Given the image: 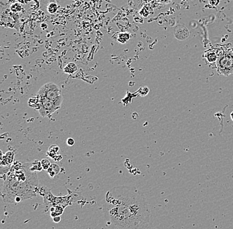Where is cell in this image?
<instances>
[{"label":"cell","mask_w":233,"mask_h":229,"mask_svg":"<svg viewBox=\"0 0 233 229\" xmlns=\"http://www.w3.org/2000/svg\"><path fill=\"white\" fill-rule=\"evenodd\" d=\"M103 211L111 229H146L149 226L148 202L135 187L118 186L107 191Z\"/></svg>","instance_id":"obj_1"},{"label":"cell","mask_w":233,"mask_h":229,"mask_svg":"<svg viewBox=\"0 0 233 229\" xmlns=\"http://www.w3.org/2000/svg\"><path fill=\"white\" fill-rule=\"evenodd\" d=\"M10 175L5 182L3 190L4 201L9 203H19L35 195V190L38 184L36 178H32V175H27V172ZM33 173V172H32Z\"/></svg>","instance_id":"obj_2"},{"label":"cell","mask_w":233,"mask_h":229,"mask_svg":"<svg viewBox=\"0 0 233 229\" xmlns=\"http://www.w3.org/2000/svg\"><path fill=\"white\" fill-rule=\"evenodd\" d=\"M36 96L52 101L60 106L63 101L62 92L58 85L52 82H49L43 85L36 93Z\"/></svg>","instance_id":"obj_3"},{"label":"cell","mask_w":233,"mask_h":229,"mask_svg":"<svg viewBox=\"0 0 233 229\" xmlns=\"http://www.w3.org/2000/svg\"><path fill=\"white\" fill-rule=\"evenodd\" d=\"M218 72L228 76L233 73V49L224 50L223 54L216 62Z\"/></svg>","instance_id":"obj_4"},{"label":"cell","mask_w":233,"mask_h":229,"mask_svg":"<svg viewBox=\"0 0 233 229\" xmlns=\"http://www.w3.org/2000/svg\"><path fill=\"white\" fill-rule=\"evenodd\" d=\"M224 50L219 49V48H212L207 51L205 53V58L209 62H216L219 58L223 54Z\"/></svg>","instance_id":"obj_5"},{"label":"cell","mask_w":233,"mask_h":229,"mask_svg":"<svg viewBox=\"0 0 233 229\" xmlns=\"http://www.w3.org/2000/svg\"><path fill=\"white\" fill-rule=\"evenodd\" d=\"M47 155L52 159H54L55 161H60L61 159L58 157L62 156L60 154V148L57 145H51L47 151Z\"/></svg>","instance_id":"obj_6"},{"label":"cell","mask_w":233,"mask_h":229,"mask_svg":"<svg viewBox=\"0 0 233 229\" xmlns=\"http://www.w3.org/2000/svg\"><path fill=\"white\" fill-rule=\"evenodd\" d=\"M64 207L60 205L52 206L51 208V215L52 217H55L57 216H60L63 213Z\"/></svg>","instance_id":"obj_7"},{"label":"cell","mask_w":233,"mask_h":229,"mask_svg":"<svg viewBox=\"0 0 233 229\" xmlns=\"http://www.w3.org/2000/svg\"><path fill=\"white\" fill-rule=\"evenodd\" d=\"M77 68L76 64L70 62L68 63L66 66H65L63 69V71L65 73H68V74H72L74 72L77 71Z\"/></svg>","instance_id":"obj_8"},{"label":"cell","mask_w":233,"mask_h":229,"mask_svg":"<svg viewBox=\"0 0 233 229\" xmlns=\"http://www.w3.org/2000/svg\"><path fill=\"white\" fill-rule=\"evenodd\" d=\"M59 170H60V167L57 164H56V163L51 164L50 167L47 170L48 173L49 175H50V176L51 178H53L55 175L58 174L59 173Z\"/></svg>","instance_id":"obj_9"},{"label":"cell","mask_w":233,"mask_h":229,"mask_svg":"<svg viewBox=\"0 0 233 229\" xmlns=\"http://www.w3.org/2000/svg\"><path fill=\"white\" fill-rule=\"evenodd\" d=\"M130 39V35L127 32H122L118 36L117 40L121 43H126Z\"/></svg>","instance_id":"obj_10"},{"label":"cell","mask_w":233,"mask_h":229,"mask_svg":"<svg viewBox=\"0 0 233 229\" xmlns=\"http://www.w3.org/2000/svg\"><path fill=\"white\" fill-rule=\"evenodd\" d=\"M57 8H58V6H57L56 3H51L50 4H49L48 6V11L50 13H54L56 12L57 11Z\"/></svg>","instance_id":"obj_11"},{"label":"cell","mask_w":233,"mask_h":229,"mask_svg":"<svg viewBox=\"0 0 233 229\" xmlns=\"http://www.w3.org/2000/svg\"><path fill=\"white\" fill-rule=\"evenodd\" d=\"M41 162V163H42V166H43V168L44 170H47L49 167H50L51 163L50 162V161H49L48 159H43V160L40 161Z\"/></svg>","instance_id":"obj_12"},{"label":"cell","mask_w":233,"mask_h":229,"mask_svg":"<svg viewBox=\"0 0 233 229\" xmlns=\"http://www.w3.org/2000/svg\"><path fill=\"white\" fill-rule=\"evenodd\" d=\"M11 9L14 12H18L22 9V7L21 4L19 3H14L11 6Z\"/></svg>","instance_id":"obj_13"},{"label":"cell","mask_w":233,"mask_h":229,"mask_svg":"<svg viewBox=\"0 0 233 229\" xmlns=\"http://www.w3.org/2000/svg\"><path fill=\"white\" fill-rule=\"evenodd\" d=\"M66 143H67V145H68V146H73V145L75 144V141L73 140V139L72 138H69L67 139Z\"/></svg>","instance_id":"obj_14"},{"label":"cell","mask_w":233,"mask_h":229,"mask_svg":"<svg viewBox=\"0 0 233 229\" xmlns=\"http://www.w3.org/2000/svg\"><path fill=\"white\" fill-rule=\"evenodd\" d=\"M171 1H172V0H158V2H160V3H162V4H168Z\"/></svg>","instance_id":"obj_15"},{"label":"cell","mask_w":233,"mask_h":229,"mask_svg":"<svg viewBox=\"0 0 233 229\" xmlns=\"http://www.w3.org/2000/svg\"><path fill=\"white\" fill-rule=\"evenodd\" d=\"M52 219H53V221H54V223H59L60 221L61 218L60 216H55V217H53Z\"/></svg>","instance_id":"obj_16"},{"label":"cell","mask_w":233,"mask_h":229,"mask_svg":"<svg viewBox=\"0 0 233 229\" xmlns=\"http://www.w3.org/2000/svg\"><path fill=\"white\" fill-rule=\"evenodd\" d=\"M210 3L211 4V5H213V6H217L218 5V3L215 2V0H210Z\"/></svg>","instance_id":"obj_17"},{"label":"cell","mask_w":233,"mask_h":229,"mask_svg":"<svg viewBox=\"0 0 233 229\" xmlns=\"http://www.w3.org/2000/svg\"><path fill=\"white\" fill-rule=\"evenodd\" d=\"M17 1L20 3H27V2L29 1V0H17Z\"/></svg>","instance_id":"obj_18"},{"label":"cell","mask_w":233,"mask_h":229,"mask_svg":"<svg viewBox=\"0 0 233 229\" xmlns=\"http://www.w3.org/2000/svg\"><path fill=\"white\" fill-rule=\"evenodd\" d=\"M231 118H232V120L233 121V112L231 114Z\"/></svg>","instance_id":"obj_19"}]
</instances>
